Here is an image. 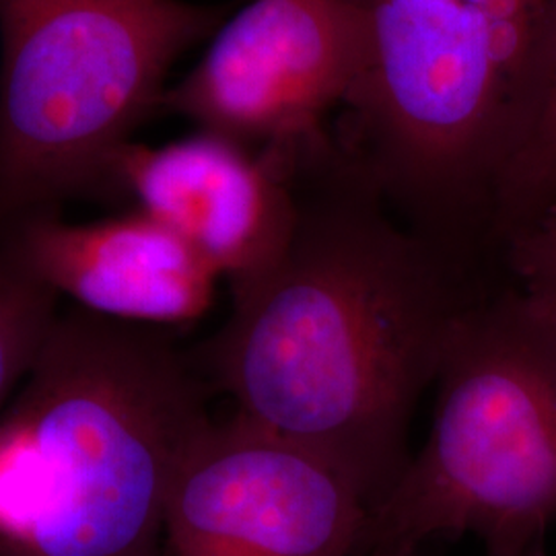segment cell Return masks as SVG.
<instances>
[{
	"mask_svg": "<svg viewBox=\"0 0 556 556\" xmlns=\"http://www.w3.org/2000/svg\"><path fill=\"white\" fill-rule=\"evenodd\" d=\"M285 254L231 291L194 363L233 415L332 462L376 507L410 462L418 400L459 318L495 285L410 229L340 144L298 172Z\"/></svg>",
	"mask_w": 556,
	"mask_h": 556,
	"instance_id": "6da1fadb",
	"label": "cell"
},
{
	"mask_svg": "<svg viewBox=\"0 0 556 556\" xmlns=\"http://www.w3.org/2000/svg\"><path fill=\"white\" fill-rule=\"evenodd\" d=\"M299 167L200 130L161 147L130 142L114 165V188L239 291L277 264L295 233Z\"/></svg>",
	"mask_w": 556,
	"mask_h": 556,
	"instance_id": "ba28073f",
	"label": "cell"
},
{
	"mask_svg": "<svg viewBox=\"0 0 556 556\" xmlns=\"http://www.w3.org/2000/svg\"><path fill=\"white\" fill-rule=\"evenodd\" d=\"M556 208V15L514 155L498 181L493 239Z\"/></svg>",
	"mask_w": 556,
	"mask_h": 556,
	"instance_id": "30bf717a",
	"label": "cell"
},
{
	"mask_svg": "<svg viewBox=\"0 0 556 556\" xmlns=\"http://www.w3.org/2000/svg\"><path fill=\"white\" fill-rule=\"evenodd\" d=\"M361 50L353 0H254L220 23L160 110L252 151L309 160L337 144L326 119L351 100Z\"/></svg>",
	"mask_w": 556,
	"mask_h": 556,
	"instance_id": "8992f818",
	"label": "cell"
},
{
	"mask_svg": "<svg viewBox=\"0 0 556 556\" xmlns=\"http://www.w3.org/2000/svg\"><path fill=\"white\" fill-rule=\"evenodd\" d=\"M206 396L155 328L59 314L0 413V556H161Z\"/></svg>",
	"mask_w": 556,
	"mask_h": 556,
	"instance_id": "7a4b0ae2",
	"label": "cell"
},
{
	"mask_svg": "<svg viewBox=\"0 0 556 556\" xmlns=\"http://www.w3.org/2000/svg\"><path fill=\"white\" fill-rule=\"evenodd\" d=\"M433 383V427L371 509L358 556L466 534L489 556L542 555L556 523L555 321L495 285L457 321Z\"/></svg>",
	"mask_w": 556,
	"mask_h": 556,
	"instance_id": "277c9868",
	"label": "cell"
},
{
	"mask_svg": "<svg viewBox=\"0 0 556 556\" xmlns=\"http://www.w3.org/2000/svg\"><path fill=\"white\" fill-rule=\"evenodd\" d=\"M361 71L340 149L420 236L493 238L556 0H353Z\"/></svg>",
	"mask_w": 556,
	"mask_h": 556,
	"instance_id": "3957f363",
	"label": "cell"
},
{
	"mask_svg": "<svg viewBox=\"0 0 556 556\" xmlns=\"http://www.w3.org/2000/svg\"><path fill=\"white\" fill-rule=\"evenodd\" d=\"M498 264L507 282L556 324V208L501 239Z\"/></svg>",
	"mask_w": 556,
	"mask_h": 556,
	"instance_id": "7c38bea8",
	"label": "cell"
},
{
	"mask_svg": "<svg viewBox=\"0 0 556 556\" xmlns=\"http://www.w3.org/2000/svg\"><path fill=\"white\" fill-rule=\"evenodd\" d=\"M219 25L186 0H0V233L114 188L174 62Z\"/></svg>",
	"mask_w": 556,
	"mask_h": 556,
	"instance_id": "5b68a950",
	"label": "cell"
},
{
	"mask_svg": "<svg viewBox=\"0 0 556 556\" xmlns=\"http://www.w3.org/2000/svg\"><path fill=\"white\" fill-rule=\"evenodd\" d=\"M534 556H544V553H542V555H534Z\"/></svg>",
	"mask_w": 556,
	"mask_h": 556,
	"instance_id": "4fadbf2b",
	"label": "cell"
},
{
	"mask_svg": "<svg viewBox=\"0 0 556 556\" xmlns=\"http://www.w3.org/2000/svg\"><path fill=\"white\" fill-rule=\"evenodd\" d=\"M371 503L316 452L233 415L179 466L165 507L172 556H358Z\"/></svg>",
	"mask_w": 556,
	"mask_h": 556,
	"instance_id": "52a82bcc",
	"label": "cell"
},
{
	"mask_svg": "<svg viewBox=\"0 0 556 556\" xmlns=\"http://www.w3.org/2000/svg\"><path fill=\"white\" fill-rule=\"evenodd\" d=\"M0 248L59 299L147 328L202 318L219 280L190 245L140 211L91 223L31 215L0 233Z\"/></svg>",
	"mask_w": 556,
	"mask_h": 556,
	"instance_id": "9c48e42d",
	"label": "cell"
},
{
	"mask_svg": "<svg viewBox=\"0 0 556 556\" xmlns=\"http://www.w3.org/2000/svg\"><path fill=\"white\" fill-rule=\"evenodd\" d=\"M59 318V295L0 248V413L20 390Z\"/></svg>",
	"mask_w": 556,
	"mask_h": 556,
	"instance_id": "8fae6325",
	"label": "cell"
}]
</instances>
